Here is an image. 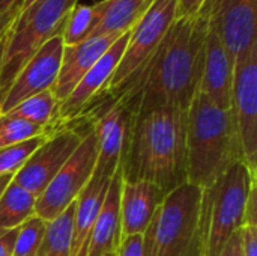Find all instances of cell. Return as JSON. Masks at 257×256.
Segmentation results:
<instances>
[{
    "label": "cell",
    "instance_id": "cell-28",
    "mask_svg": "<svg viewBox=\"0 0 257 256\" xmlns=\"http://www.w3.org/2000/svg\"><path fill=\"white\" fill-rule=\"evenodd\" d=\"M23 3L24 0H0V39H3L14 26Z\"/></svg>",
    "mask_w": 257,
    "mask_h": 256
},
{
    "label": "cell",
    "instance_id": "cell-19",
    "mask_svg": "<svg viewBox=\"0 0 257 256\" xmlns=\"http://www.w3.org/2000/svg\"><path fill=\"white\" fill-rule=\"evenodd\" d=\"M120 189L122 169L113 175L101 211L93 225L87 255L107 256L116 253L120 244Z\"/></svg>",
    "mask_w": 257,
    "mask_h": 256
},
{
    "label": "cell",
    "instance_id": "cell-18",
    "mask_svg": "<svg viewBox=\"0 0 257 256\" xmlns=\"http://www.w3.org/2000/svg\"><path fill=\"white\" fill-rule=\"evenodd\" d=\"M111 178L104 177L98 170H93L89 183L80 192L75 199L74 208V228L71 238V255L86 256L90 234L96 217L101 211Z\"/></svg>",
    "mask_w": 257,
    "mask_h": 256
},
{
    "label": "cell",
    "instance_id": "cell-25",
    "mask_svg": "<svg viewBox=\"0 0 257 256\" xmlns=\"http://www.w3.org/2000/svg\"><path fill=\"white\" fill-rule=\"evenodd\" d=\"M42 134H53V130L29 122L11 113L0 115V149L23 143Z\"/></svg>",
    "mask_w": 257,
    "mask_h": 256
},
{
    "label": "cell",
    "instance_id": "cell-37",
    "mask_svg": "<svg viewBox=\"0 0 257 256\" xmlns=\"http://www.w3.org/2000/svg\"><path fill=\"white\" fill-rule=\"evenodd\" d=\"M12 178H14V175H2L0 177V195L5 192V189L8 187V184L12 181Z\"/></svg>",
    "mask_w": 257,
    "mask_h": 256
},
{
    "label": "cell",
    "instance_id": "cell-14",
    "mask_svg": "<svg viewBox=\"0 0 257 256\" xmlns=\"http://www.w3.org/2000/svg\"><path fill=\"white\" fill-rule=\"evenodd\" d=\"M206 20L218 33L232 66L257 44V0H218Z\"/></svg>",
    "mask_w": 257,
    "mask_h": 256
},
{
    "label": "cell",
    "instance_id": "cell-39",
    "mask_svg": "<svg viewBox=\"0 0 257 256\" xmlns=\"http://www.w3.org/2000/svg\"><path fill=\"white\" fill-rule=\"evenodd\" d=\"M107 256H116V253H111V255H107Z\"/></svg>",
    "mask_w": 257,
    "mask_h": 256
},
{
    "label": "cell",
    "instance_id": "cell-3",
    "mask_svg": "<svg viewBox=\"0 0 257 256\" xmlns=\"http://www.w3.org/2000/svg\"><path fill=\"white\" fill-rule=\"evenodd\" d=\"M188 183L209 189L244 152L233 110H223L197 94L187 110ZM245 163V161H244Z\"/></svg>",
    "mask_w": 257,
    "mask_h": 256
},
{
    "label": "cell",
    "instance_id": "cell-4",
    "mask_svg": "<svg viewBox=\"0 0 257 256\" xmlns=\"http://www.w3.org/2000/svg\"><path fill=\"white\" fill-rule=\"evenodd\" d=\"M208 189L190 183L170 192L143 234L142 256H208Z\"/></svg>",
    "mask_w": 257,
    "mask_h": 256
},
{
    "label": "cell",
    "instance_id": "cell-21",
    "mask_svg": "<svg viewBox=\"0 0 257 256\" xmlns=\"http://www.w3.org/2000/svg\"><path fill=\"white\" fill-rule=\"evenodd\" d=\"M36 216V196L11 181L0 195V228L17 229Z\"/></svg>",
    "mask_w": 257,
    "mask_h": 256
},
{
    "label": "cell",
    "instance_id": "cell-38",
    "mask_svg": "<svg viewBox=\"0 0 257 256\" xmlns=\"http://www.w3.org/2000/svg\"><path fill=\"white\" fill-rule=\"evenodd\" d=\"M2 41H3V39H0V56H2Z\"/></svg>",
    "mask_w": 257,
    "mask_h": 256
},
{
    "label": "cell",
    "instance_id": "cell-10",
    "mask_svg": "<svg viewBox=\"0 0 257 256\" xmlns=\"http://www.w3.org/2000/svg\"><path fill=\"white\" fill-rule=\"evenodd\" d=\"M87 130L81 131L77 127H65L53 133L39 148L35 149L23 167L14 175L12 181L39 198L72 152L78 148Z\"/></svg>",
    "mask_w": 257,
    "mask_h": 256
},
{
    "label": "cell",
    "instance_id": "cell-24",
    "mask_svg": "<svg viewBox=\"0 0 257 256\" xmlns=\"http://www.w3.org/2000/svg\"><path fill=\"white\" fill-rule=\"evenodd\" d=\"M98 23V6L95 5H75L62 29V39L63 45H75L84 39H87Z\"/></svg>",
    "mask_w": 257,
    "mask_h": 256
},
{
    "label": "cell",
    "instance_id": "cell-2",
    "mask_svg": "<svg viewBox=\"0 0 257 256\" xmlns=\"http://www.w3.org/2000/svg\"><path fill=\"white\" fill-rule=\"evenodd\" d=\"M120 169L123 181L152 183L166 196L188 183L187 112L158 107L136 113Z\"/></svg>",
    "mask_w": 257,
    "mask_h": 256
},
{
    "label": "cell",
    "instance_id": "cell-22",
    "mask_svg": "<svg viewBox=\"0 0 257 256\" xmlns=\"http://www.w3.org/2000/svg\"><path fill=\"white\" fill-rule=\"evenodd\" d=\"M74 208L75 201L54 220L47 222L44 243L38 256H69L71 238L74 228Z\"/></svg>",
    "mask_w": 257,
    "mask_h": 256
},
{
    "label": "cell",
    "instance_id": "cell-32",
    "mask_svg": "<svg viewBox=\"0 0 257 256\" xmlns=\"http://www.w3.org/2000/svg\"><path fill=\"white\" fill-rule=\"evenodd\" d=\"M17 229H5L0 228V256L14 255V246L17 240Z\"/></svg>",
    "mask_w": 257,
    "mask_h": 256
},
{
    "label": "cell",
    "instance_id": "cell-7",
    "mask_svg": "<svg viewBox=\"0 0 257 256\" xmlns=\"http://www.w3.org/2000/svg\"><path fill=\"white\" fill-rule=\"evenodd\" d=\"M176 12L178 0H152L146 12L130 30V38L122 59L102 94H108L119 88L146 63L175 23Z\"/></svg>",
    "mask_w": 257,
    "mask_h": 256
},
{
    "label": "cell",
    "instance_id": "cell-5",
    "mask_svg": "<svg viewBox=\"0 0 257 256\" xmlns=\"http://www.w3.org/2000/svg\"><path fill=\"white\" fill-rule=\"evenodd\" d=\"M78 0H44L23 21L15 23L2 41L0 98L20 69L53 36L62 33L69 11Z\"/></svg>",
    "mask_w": 257,
    "mask_h": 256
},
{
    "label": "cell",
    "instance_id": "cell-20",
    "mask_svg": "<svg viewBox=\"0 0 257 256\" xmlns=\"http://www.w3.org/2000/svg\"><path fill=\"white\" fill-rule=\"evenodd\" d=\"M152 0H101L98 6V23L90 36L108 33H125L134 27L151 6ZM89 36V38H90Z\"/></svg>",
    "mask_w": 257,
    "mask_h": 256
},
{
    "label": "cell",
    "instance_id": "cell-13",
    "mask_svg": "<svg viewBox=\"0 0 257 256\" xmlns=\"http://www.w3.org/2000/svg\"><path fill=\"white\" fill-rule=\"evenodd\" d=\"M130 38V30L122 33L113 45L95 62V65L81 77L72 92L57 106L56 119L53 124L54 131L68 127L72 121L78 119L92 101L102 94L113 72L116 71Z\"/></svg>",
    "mask_w": 257,
    "mask_h": 256
},
{
    "label": "cell",
    "instance_id": "cell-31",
    "mask_svg": "<svg viewBox=\"0 0 257 256\" xmlns=\"http://www.w3.org/2000/svg\"><path fill=\"white\" fill-rule=\"evenodd\" d=\"M244 226H257V186H253L244 210Z\"/></svg>",
    "mask_w": 257,
    "mask_h": 256
},
{
    "label": "cell",
    "instance_id": "cell-27",
    "mask_svg": "<svg viewBox=\"0 0 257 256\" xmlns=\"http://www.w3.org/2000/svg\"><path fill=\"white\" fill-rule=\"evenodd\" d=\"M50 136L51 134H42L18 145L2 148L0 149V177L15 175L23 167V164L29 160V157L35 152V149L39 148Z\"/></svg>",
    "mask_w": 257,
    "mask_h": 256
},
{
    "label": "cell",
    "instance_id": "cell-1",
    "mask_svg": "<svg viewBox=\"0 0 257 256\" xmlns=\"http://www.w3.org/2000/svg\"><path fill=\"white\" fill-rule=\"evenodd\" d=\"M206 33V18H176L146 63L119 88L102 95L120 98L133 116L158 107L187 112L199 94Z\"/></svg>",
    "mask_w": 257,
    "mask_h": 256
},
{
    "label": "cell",
    "instance_id": "cell-16",
    "mask_svg": "<svg viewBox=\"0 0 257 256\" xmlns=\"http://www.w3.org/2000/svg\"><path fill=\"white\" fill-rule=\"evenodd\" d=\"M122 33H108L90 36L75 45H63L62 62L54 88L56 100L62 103L77 86L81 77L95 65V62L113 45Z\"/></svg>",
    "mask_w": 257,
    "mask_h": 256
},
{
    "label": "cell",
    "instance_id": "cell-35",
    "mask_svg": "<svg viewBox=\"0 0 257 256\" xmlns=\"http://www.w3.org/2000/svg\"><path fill=\"white\" fill-rule=\"evenodd\" d=\"M44 0H24V3H23V8H21V11H20V14H18V17H17V20H15V23H20V21H23L36 6H39L41 3H42ZM14 23V24H15ZM12 29V27H11Z\"/></svg>",
    "mask_w": 257,
    "mask_h": 256
},
{
    "label": "cell",
    "instance_id": "cell-29",
    "mask_svg": "<svg viewBox=\"0 0 257 256\" xmlns=\"http://www.w3.org/2000/svg\"><path fill=\"white\" fill-rule=\"evenodd\" d=\"M242 256H257V226L241 228Z\"/></svg>",
    "mask_w": 257,
    "mask_h": 256
},
{
    "label": "cell",
    "instance_id": "cell-15",
    "mask_svg": "<svg viewBox=\"0 0 257 256\" xmlns=\"http://www.w3.org/2000/svg\"><path fill=\"white\" fill-rule=\"evenodd\" d=\"M233 66L214 27L208 23L205 39L203 69L199 84V94L205 95L218 109H232Z\"/></svg>",
    "mask_w": 257,
    "mask_h": 256
},
{
    "label": "cell",
    "instance_id": "cell-23",
    "mask_svg": "<svg viewBox=\"0 0 257 256\" xmlns=\"http://www.w3.org/2000/svg\"><path fill=\"white\" fill-rule=\"evenodd\" d=\"M57 106H59V101L56 100L53 91L48 89V91H44L38 95L27 98L26 101L20 103L8 113L18 116L21 119H26L29 122H33V124H38L42 127H48L53 130V133H56L53 128V124L56 119Z\"/></svg>",
    "mask_w": 257,
    "mask_h": 256
},
{
    "label": "cell",
    "instance_id": "cell-8",
    "mask_svg": "<svg viewBox=\"0 0 257 256\" xmlns=\"http://www.w3.org/2000/svg\"><path fill=\"white\" fill-rule=\"evenodd\" d=\"M98 160V143L90 127L63 167L51 180L44 193L36 198V216L45 222L60 216L89 183Z\"/></svg>",
    "mask_w": 257,
    "mask_h": 256
},
{
    "label": "cell",
    "instance_id": "cell-30",
    "mask_svg": "<svg viewBox=\"0 0 257 256\" xmlns=\"http://www.w3.org/2000/svg\"><path fill=\"white\" fill-rule=\"evenodd\" d=\"M143 235H131L120 241L116 256H142Z\"/></svg>",
    "mask_w": 257,
    "mask_h": 256
},
{
    "label": "cell",
    "instance_id": "cell-26",
    "mask_svg": "<svg viewBox=\"0 0 257 256\" xmlns=\"http://www.w3.org/2000/svg\"><path fill=\"white\" fill-rule=\"evenodd\" d=\"M45 231L47 222L38 216L24 222L18 228L12 256H38L45 238Z\"/></svg>",
    "mask_w": 257,
    "mask_h": 256
},
{
    "label": "cell",
    "instance_id": "cell-17",
    "mask_svg": "<svg viewBox=\"0 0 257 256\" xmlns=\"http://www.w3.org/2000/svg\"><path fill=\"white\" fill-rule=\"evenodd\" d=\"M166 195L145 181L128 183L122 180L120 189V241L131 235H143Z\"/></svg>",
    "mask_w": 257,
    "mask_h": 256
},
{
    "label": "cell",
    "instance_id": "cell-34",
    "mask_svg": "<svg viewBox=\"0 0 257 256\" xmlns=\"http://www.w3.org/2000/svg\"><path fill=\"white\" fill-rule=\"evenodd\" d=\"M220 256H242V247H241V229L236 231L230 240L226 243L224 249L221 250Z\"/></svg>",
    "mask_w": 257,
    "mask_h": 256
},
{
    "label": "cell",
    "instance_id": "cell-12",
    "mask_svg": "<svg viewBox=\"0 0 257 256\" xmlns=\"http://www.w3.org/2000/svg\"><path fill=\"white\" fill-rule=\"evenodd\" d=\"M63 53L62 35L48 39L20 69L0 98V115L8 113L27 98L53 89L59 75Z\"/></svg>",
    "mask_w": 257,
    "mask_h": 256
},
{
    "label": "cell",
    "instance_id": "cell-9",
    "mask_svg": "<svg viewBox=\"0 0 257 256\" xmlns=\"http://www.w3.org/2000/svg\"><path fill=\"white\" fill-rule=\"evenodd\" d=\"M232 110L235 113L244 161L257 170V44L233 66Z\"/></svg>",
    "mask_w": 257,
    "mask_h": 256
},
{
    "label": "cell",
    "instance_id": "cell-11",
    "mask_svg": "<svg viewBox=\"0 0 257 256\" xmlns=\"http://www.w3.org/2000/svg\"><path fill=\"white\" fill-rule=\"evenodd\" d=\"M107 97V100L99 101V104L93 107L95 112L92 116L95 118L90 124L98 143L95 170L107 178H113L123 158L133 113L120 98L111 95Z\"/></svg>",
    "mask_w": 257,
    "mask_h": 256
},
{
    "label": "cell",
    "instance_id": "cell-36",
    "mask_svg": "<svg viewBox=\"0 0 257 256\" xmlns=\"http://www.w3.org/2000/svg\"><path fill=\"white\" fill-rule=\"evenodd\" d=\"M217 2H218V0H205V3H203V6H202V9H200L199 15H200V17H203V18H208V15H209L211 9L215 6V3H217Z\"/></svg>",
    "mask_w": 257,
    "mask_h": 256
},
{
    "label": "cell",
    "instance_id": "cell-33",
    "mask_svg": "<svg viewBox=\"0 0 257 256\" xmlns=\"http://www.w3.org/2000/svg\"><path fill=\"white\" fill-rule=\"evenodd\" d=\"M205 0H178V12L176 18L199 15Z\"/></svg>",
    "mask_w": 257,
    "mask_h": 256
},
{
    "label": "cell",
    "instance_id": "cell-6",
    "mask_svg": "<svg viewBox=\"0 0 257 256\" xmlns=\"http://www.w3.org/2000/svg\"><path fill=\"white\" fill-rule=\"evenodd\" d=\"M253 186H257L256 174L241 161L208 189V256H220L230 237L244 226V210Z\"/></svg>",
    "mask_w": 257,
    "mask_h": 256
}]
</instances>
